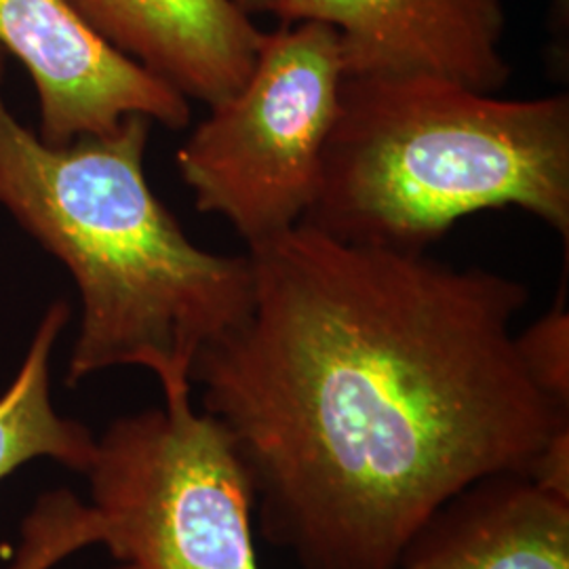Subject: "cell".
<instances>
[{"instance_id": "5", "label": "cell", "mask_w": 569, "mask_h": 569, "mask_svg": "<svg viewBox=\"0 0 569 569\" xmlns=\"http://www.w3.org/2000/svg\"><path fill=\"white\" fill-rule=\"evenodd\" d=\"M192 388L114 420L84 477L117 569H262L253 493L226 428Z\"/></svg>"}, {"instance_id": "13", "label": "cell", "mask_w": 569, "mask_h": 569, "mask_svg": "<svg viewBox=\"0 0 569 569\" xmlns=\"http://www.w3.org/2000/svg\"><path fill=\"white\" fill-rule=\"evenodd\" d=\"M241 9H243L247 16L251 13H274V7H277V0H234Z\"/></svg>"}, {"instance_id": "12", "label": "cell", "mask_w": 569, "mask_h": 569, "mask_svg": "<svg viewBox=\"0 0 569 569\" xmlns=\"http://www.w3.org/2000/svg\"><path fill=\"white\" fill-rule=\"evenodd\" d=\"M515 338L531 380L550 401L569 409V312L566 298H557L547 315Z\"/></svg>"}, {"instance_id": "3", "label": "cell", "mask_w": 569, "mask_h": 569, "mask_svg": "<svg viewBox=\"0 0 569 569\" xmlns=\"http://www.w3.org/2000/svg\"><path fill=\"white\" fill-rule=\"evenodd\" d=\"M569 237V98L502 100L435 74H345L315 203L300 224L427 251L486 209Z\"/></svg>"}, {"instance_id": "11", "label": "cell", "mask_w": 569, "mask_h": 569, "mask_svg": "<svg viewBox=\"0 0 569 569\" xmlns=\"http://www.w3.org/2000/svg\"><path fill=\"white\" fill-rule=\"evenodd\" d=\"M102 540V519L91 505L68 489L47 491L21 523L20 545L9 569H53Z\"/></svg>"}, {"instance_id": "8", "label": "cell", "mask_w": 569, "mask_h": 569, "mask_svg": "<svg viewBox=\"0 0 569 569\" xmlns=\"http://www.w3.org/2000/svg\"><path fill=\"white\" fill-rule=\"evenodd\" d=\"M103 41L211 108L251 74L264 32L234 0H66Z\"/></svg>"}, {"instance_id": "4", "label": "cell", "mask_w": 569, "mask_h": 569, "mask_svg": "<svg viewBox=\"0 0 569 569\" xmlns=\"http://www.w3.org/2000/svg\"><path fill=\"white\" fill-rule=\"evenodd\" d=\"M345 77L338 32L319 21L264 32L247 81L209 108L178 150L197 209L247 247L296 228L315 203Z\"/></svg>"}, {"instance_id": "2", "label": "cell", "mask_w": 569, "mask_h": 569, "mask_svg": "<svg viewBox=\"0 0 569 569\" xmlns=\"http://www.w3.org/2000/svg\"><path fill=\"white\" fill-rule=\"evenodd\" d=\"M0 204L66 266L81 296L70 387L112 367H142L167 390L192 388L204 346L237 326L253 298L249 256L192 243L148 186L150 119L51 146L2 96Z\"/></svg>"}, {"instance_id": "1", "label": "cell", "mask_w": 569, "mask_h": 569, "mask_svg": "<svg viewBox=\"0 0 569 569\" xmlns=\"http://www.w3.org/2000/svg\"><path fill=\"white\" fill-rule=\"evenodd\" d=\"M253 298L192 367L272 547L302 569H395L468 486L526 475L569 409L531 380L521 281L298 224L249 247Z\"/></svg>"}, {"instance_id": "7", "label": "cell", "mask_w": 569, "mask_h": 569, "mask_svg": "<svg viewBox=\"0 0 569 569\" xmlns=\"http://www.w3.org/2000/svg\"><path fill=\"white\" fill-rule=\"evenodd\" d=\"M272 16L331 26L345 74H435L488 93L509 81L500 0H277Z\"/></svg>"}, {"instance_id": "9", "label": "cell", "mask_w": 569, "mask_h": 569, "mask_svg": "<svg viewBox=\"0 0 569 569\" xmlns=\"http://www.w3.org/2000/svg\"><path fill=\"white\" fill-rule=\"evenodd\" d=\"M395 569H569V502L526 475L481 479L432 512Z\"/></svg>"}, {"instance_id": "6", "label": "cell", "mask_w": 569, "mask_h": 569, "mask_svg": "<svg viewBox=\"0 0 569 569\" xmlns=\"http://www.w3.org/2000/svg\"><path fill=\"white\" fill-rule=\"evenodd\" d=\"M0 47L39 93V138L51 146L112 131L129 114L183 129L190 103L103 41L66 0H0Z\"/></svg>"}, {"instance_id": "10", "label": "cell", "mask_w": 569, "mask_h": 569, "mask_svg": "<svg viewBox=\"0 0 569 569\" xmlns=\"http://www.w3.org/2000/svg\"><path fill=\"white\" fill-rule=\"evenodd\" d=\"M68 319L63 302L44 312L18 376L0 395V481L39 458L84 475L96 458L91 430L58 413L51 401V355Z\"/></svg>"}]
</instances>
